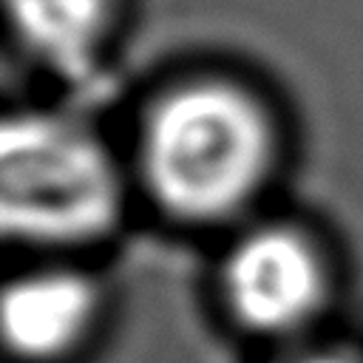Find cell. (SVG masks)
Wrapping results in <instances>:
<instances>
[{
    "label": "cell",
    "instance_id": "obj_1",
    "mask_svg": "<svg viewBox=\"0 0 363 363\" xmlns=\"http://www.w3.org/2000/svg\"><path fill=\"white\" fill-rule=\"evenodd\" d=\"M281 162V128L267 99L233 77H190L145 111L136 173L173 221L213 227L250 210Z\"/></svg>",
    "mask_w": 363,
    "mask_h": 363
},
{
    "label": "cell",
    "instance_id": "obj_2",
    "mask_svg": "<svg viewBox=\"0 0 363 363\" xmlns=\"http://www.w3.org/2000/svg\"><path fill=\"white\" fill-rule=\"evenodd\" d=\"M125 210V176L105 139L79 116L20 108L0 128V227L48 252L108 238Z\"/></svg>",
    "mask_w": 363,
    "mask_h": 363
},
{
    "label": "cell",
    "instance_id": "obj_3",
    "mask_svg": "<svg viewBox=\"0 0 363 363\" xmlns=\"http://www.w3.org/2000/svg\"><path fill=\"white\" fill-rule=\"evenodd\" d=\"M218 295L244 332L295 337L323 315L332 295V267L309 230L267 221L244 230L224 252Z\"/></svg>",
    "mask_w": 363,
    "mask_h": 363
},
{
    "label": "cell",
    "instance_id": "obj_4",
    "mask_svg": "<svg viewBox=\"0 0 363 363\" xmlns=\"http://www.w3.org/2000/svg\"><path fill=\"white\" fill-rule=\"evenodd\" d=\"M105 295L99 281L68 264H48L11 278L0 320L6 352L20 363H62L99 329Z\"/></svg>",
    "mask_w": 363,
    "mask_h": 363
},
{
    "label": "cell",
    "instance_id": "obj_5",
    "mask_svg": "<svg viewBox=\"0 0 363 363\" xmlns=\"http://www.w3.org/2000/svg\"><path fill=\"white\" fill-rule=\"evenodd\" d=\"M116 11L119 0H6L20 48L65 79L96 71L116 28Z\"/></svg>",
    "mask_w": 363,
    "mask_h": 363
},
{
    "label": "cell",
    "instance_id": "obj_6",
    "mask_svg": "<svg viewBox=\"0 0 363 363\" xmlns=\"http://www.w3.org/2000/svg\"><path fill=\"white\" fill-rule=\"evenodd\" d=\"M272 363H363V357L340 346H309V349H295Z\"/></svg>",
    "mask_w": 363,
    "mask_h": 363
}]
</instances>
